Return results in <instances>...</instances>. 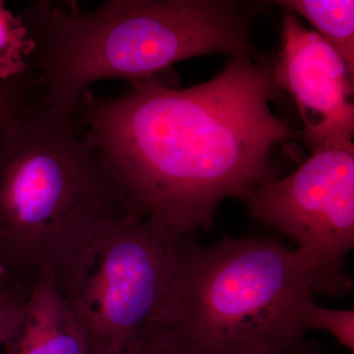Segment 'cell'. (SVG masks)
<instances>
[{
	"label": "cell",
	"mask_w": 354,
	"mask_h": 354,
	"mask_svg": "<svg viewBox=\"0 0 354 354\" xmlns=\"http://www.w3.org/2000/svg\"><path fill=\"white\" fill-rule=\"evenodd\" d=\"M274 65L246 50L193 87L171 88L153 76L132 81L118 97L86 93L78 111L84 139L130 215L195 235L225 198L242 199L269 181L272 147L302 141L272 113Z\"/></svg>",
	"instance_id": "1"
},
{
	"label": "cell",
	"mask_w": 354,
	"mask_h": 354,
	"mask_svg": "<svg viewBox=\"0 0 354 354\" xmlns=\"http://www.w3.org/2000/svg\"><path fill=\"white\" fill-rule=\"evenodd\" d=\"M248 4L227 0L38 1L20 13L35 43L31 101L77 115L91 86L136 81L211 53L248 50Z\"/></svg>",
	"instance_id": "2"
},
{
	"label": "cell",
	"mask_w": 354,
	"mask_h": 354,
	"mask_svg": "<svg viewBox=\"0 0 354 354\" xmlns=\"http://www.w3.org/2000/svg\"><path fill=\"white\" fill-rule=\"evenodd\" d=\"M133 218L77 115L21 101L0 130V268L31 290L102 228Z\"/></svg>",
	"instance_id": "3"
},
{
	"label": "cell",
	"mask_w": 354,
	"mask_h": 354,
	"mask_svg": "<svg viewBox=\"0 0 354 354\" xmlns=\"http://www.w3.org/2000/svg\"><path fill=\"white\" fill-rule=\"evenodd\" d=\"M308 263L272 239L190 247L171 323L155 354H278L308 332Z\"/></svg>",
	"instance_id": "4"
},
{
	"label": "cell",
	"mask_w": 354,
	"mask_h": 354,
	"mask_svg": "<svg viewBox=\"0 0 354 354\" xmlns=\"http://www.w3.org/2000/svg\"><path fill=\"white\" fill-rule=\"evenodd\" d=\"M195 241V235L128 216L102 228L53 269L91 354H120L165 332Z\"/></svg>",
	"instance_id": "5"
},
{
	"label": "cell",
	"mask_w": 354,
	"mask_h": 354,
	"mask_svg": "<svg viewBox=\"0 0 354 354\" xmlns=\"http://www.w3.org/2000/svg\"><path fill=\"white\" fill-rule=\"evenodd\" d=\"M249 213L298 244L308 263L312 291L344 297L354 246V145L319 147L292 174L268 181L242 198Z\"/></svg>",
	"instance_id": "6"
},
{
	"label": "cell",
	"mask_w": 354,
	"mask_h": 354,
	"mask_svg": "<svg viewBox=\"0 0 354 354\" xmlns=\"http://www.w3.org/2000/svg\"><path fill=\"white\" fill-rule=\"evenodd\" d=\"M274 80L297 102L305 123L302 141L312 150L353 142V76L337 51L292 13L283 18Z\"/></svg>",
	"instance_id": "7"
},
{
	"label": "cell",
	"mask_w": 354,
	"mask_h": 354,
	"mask_svg": "<svg viewBox=\"0 0 354 354\" xmlns=\"http://www.w3.org/2000/svg\"><path fill=\"white\" fill-rule=\"evenodd\" d=\"M3 348L6 354H91L85 330L58 290L53 269L35 281Z\"/></svg>",
	"instance_id": "8"
},
{
	"label": "cell",
	"mask_w": 354,
	"mask_h": 354,
	"mask_svg": "<svg viewBox=\"0 0 354 354\" xmlns=\"http://www.w3.org/2000/svg\"><path fill=\"white\" fill-rule=\"evenodd\" d=\"M286 12L301 16L332 46L354 74L353 0H285L277 1Z\"/></svg>",
	"instance_id": "9"
},
{
	"label": "cell",
	"mask_w": 354,
	"mask_h": 354,
	"mask_svg": "<svg viewBox=\"0 0 354 354\" xmlns=\"http://www.w3.org/2000/svg\"><path fill=\"white\" fill-rule=\"evenodd\" d=\"M34 53V41L20 14L0 0V83L24 92Z\"/></svg>",
	"instance_id": "10"
},
{
	"label": "cell",
	"mask_w": 354,
	"mask_h": 354,
	"mask_svg": "<svg viewBox=\"0 0 354 354\" xmlns=\"http://www.w3.org/2000/svg\"><path fill=\"white\" fill-rule=\"evenodd\" d=\"M308 330L329 333L342 346L354 351V312L353 310L324 308L314 302L307 314Z\"/></svg>",
	"instance_id": "11"
},
{
	"label": "cell",
	"mask_w": 354,
	"mask_h": 354,
	"mask_svg": "<svg viewBox=\"0 0 354 354\" xmlns=\"http://www.w3.org/2000/svg\"><path fill=\"white\" fill-rule=\"evenodd\" d=\"M30 290L10 279L0 281V348L6 344Z\"/></svg>",
	"instance_id": "12"
},
{
	"label": "cell",
	"mask_w": 354,
	"mask_h": 354,
	"mask_svg": "<svg viewBox=\"0 0 354 354\" xmlns=\"http://www.w3.org/2000/svg\"><path fill=\"white\" fill-rule=\"evenodd\" d=\"M18 97L15 91L0 83V130L17 111L20 102Z\"/></svg>",
	"instance_id": "13"
},
{
	"label": "cell",
	"mask_w": 354,
	"mask_h": 354,
	"mask_svg": "<svg viewBox=\"0 0 354 354\" xmlns=\"http://www.w3.org/2000/svg\"><path fill=\"white\" fill-rule=\"evenodd\" d=\"M120 354H155V353L147 344H138L130 346V348L125 349V351H123Z\"/></svg>",
	"instance_id": "14"
},
{
	"label": "cell",
	"mask_w": 354,
	"mask_h": 354,
	"mask_svg": "<svg viewBox=\"0 0 354 354\" xmlns=\"http://www.w3.org/2000/svg\"><path fill=\"white\" fill-rule=\"evenodd\" d=\"M302 344H300L299 346H297V348L290 349V351H286L285 353H278V354H304V351H301L300 346H301Z\"/></svg>",
	"instance_id": "15"
},
{
	"label": "cell",
	"mask_w": 354,
	"mask_h": 354,
	"mask_svg": "<svg viewBox=\"0 0 354 354\" xmlns=\"http://www.w3.org/2000/svg\"><path fill=\"white\" fill-rule=\"evenodd\" d=\"M9 279V278H8V276H7V274H6V272H4L3 270H2L1 268H0V281H1V279Z\"/></svg>",
	"instance_id": "16"
}]
</instances>
